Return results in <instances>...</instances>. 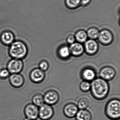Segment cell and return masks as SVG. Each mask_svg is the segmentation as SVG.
Segmentation results:
<instances>
[{
	"instance_id": "cell-7",
	"label": "cell",
	"mask_w": 120,
	"mask_h": 120,
	"mask_svg": "<svg viewBox=\"0 0 120 120\" xmlns=\"http://www.w3.org/2000/svg\"><path fill=\"white\" fill-rule=\"evenodd\" d=\"M45 78V71L38 68H35L31 70L29 74V78L31 82L38 84L42 82Z\"/></svg>"
},
{
	"instance_id": "cell-22",
	"label": "cell",
	"mask_w": 120,
	"mask_h": 120,
	"mask_svg": "<svg viewBox=\"0 0 120 120\" xmlns=\"http://www.w3.org/2000/svg\"><path fill=\"white\" fill-rule=\"evenodd\" d=\"M91 87V84L89 82L86 81H82L80 85L81 90L83 92H87L90 90Z\"/></svg>"
},
{
	"instance_id": "cell-21",
	"label": "cell",
	"mask_w": 120,
	"mask_h": 120,
	"mask_svg": "<svg viewBox=\"0 0 120 120\" xmlns=\"http://www.w3.org/2000/svg\"><path fill=\"white\" fill-rule=\"evenodd\" d=\"M87 34L83 31H78L76 35V38L79 42H83L86 41L87 38Z\"/></svg>"
},
{
	"instance_id": "cell-4",
	"label": "cell",
	"mask_w": 120,
	"mask_h": 120,
	"mask_svg": "<svg viewBox=\"0 0 120 120\" xmlns=\"http://www.w3.org/2000/svg\"><path fill=\"white\" fill-rule=\"evenodd\" d=\"M24 67V64L22 60L12 59L8 62L7 69L10 74L20 73Z\"/></svg>"
},
{
	"instance_id": "cell-3",
	"label": "cell",
	"mask_w": 120,
	"mask_h": 120,
	"mask_svg": "<svg viewBox=\"0 0 120 120\" xmlns=\"http://www.w3.org/2000/svg\"><path fill=\"white\" fill-rule=\"evenodd\" d=\"M105 113L107 117L111 120H118L120 118V101L113 99L108 101L106 106Z\"/></svg>"
},
{
	"instance_id": "cell-29",
	"label": "cell",
	"mask_w": 120,
	"mask_h": 120,
	"mask_svg": "<svg viewBox=\"0 0 120 120\" xmlns=\"http://www.w3.org/2000/svg\"><path fill=\"white\" fill-rule=\"evenodd\" d=\"M25 120H28V119H25Z\"/></svg>"
},
{
	"instance_id": "cell-15",
	"label": "cell",
	"mask_w": 120,
	"mask_h": 120,
	"mask_svg": "<svg viewBox=\"0 0 120 120\" xmlns=\"http://www.w3.org/2000/svg\"><path fill=\"white\" fill-rule=\"evenodd\" d=\"M69 48L71 54L75 57L81 56L84 51L83 46L78 43H72Z\"/></svg>"
},
{
	"instance_id": "cell-27",
	"label": "cell",
	"mask_w": 120,
	"mask_h": 120,
	"mask_svg": "<svg viewBox=\"0 0 120 120\" xmlns=\"http://www.w3.org/2000/svg\"><path fill=\"white\" fill-rule=\"evenodd\" d=\"M67 41L68 43L72 44V43H74V42L75 41V38L73 36H69L67 39Z\"/></svg>"
},
{
	"instance_id": "cell-9",
	"label": "cell",
	"mask_w": 120,
	"mask_h": 120,
	"mask_svg": "<svg viewBox=\"0 0 120 120\" xmlns=\"http://www.w3.org/2000/svg\"><path fill=\"white\" fill-rule=\"evenodd\" d=\"M43 98L45 103L51 106L56 104L58 102L60 96L57 91L51 90L46 92L43 96Z\"/></svg>"
},
{
	"instance_id": "cell-25",
	"label": "cell",
	"mask_w": 120,
	"mask_h": 120,
	"mask_svg": "<svg viewBox=\"0 0 120 120\" xmlns=\"http://www.w3.org/2000/svg\"><path fill=\"white\" fill-rule=\"evenodd\" d=\"M38 68L41 70L44 71H46L48 70L49 68V64L47 61L43 60L39 64Z\"/></svg>"
},
{
	"instance_id": "cell-14",
	"label": "cell",
	"mask_w": 120,
	"mask_h": 120,
	"mask_svg": "<svg viewBox=\"0 0 120 120\" xmlns=\"http://www.w3.org/2000/svg\"><path fill=\"white\" fill-rule=\"evenodd\" d=\"M81 75L84 80L90 82L92 81L95 79L96 73L92 68L87 67L82 71Z\"/></svg>"
},
{
	"instance_id": "cell-2",
	"label": "cell",
	"mask_w": 120,
	"mask_h": 120,
	"mask_svg": "<svg viewBox=\"0 0 120 120\" xmlns=\"http://www.w3.org/2000/svg\"><path fill=\"white\" fill-rule=\"evenodd\" d=\"M28 49L26 43L21 41H14L9 48L8 53L12 59L22 60L27 56Z\"/></svg>"
},
{
	"instance_id": "cell-13",
	"label": "cell",
	"mask_w": 120,
	"mask_h": 120,
	"mask_svg": "<svg viewBox=\"0 0 120 120\" xmlns=\"http://www.w3.org/2000/svg\"><path fill=\"white\" fill-rule=\"evenodd\" d=\"M85 49L88 54L93 55L98 52V45L95 41L93 40H89L85 44Z\"/></svg>"
},
{
	"instance_id": "cell-28",
	"label": "cell",
	"mask_w": 120,
	"mask_h": 120,
	"mask_svg": "<svg viewBox=\"0 0 120 120\" xmlns=\"http://www.w3.org/2000/svg\"><path fill=\"white\" fill-rule=\"evenodd\" d=\"M90 0H81V3L82 4L86 5L90 2Z\"/></svg>"
},
{
	"instance_id": "cell-26",
	"label": "cell",
	"mask_w": 120,
	"mask_h": 120,
	"mask_svg": "<svg viewBox=\"0 0 120 120\" xmlns=\"http://www.w3.org/2000/svg\"><path fill=\"white\" fill-rule=\"evenodd\" d=\"M81 0H66L67 5L71 8H74L79 5Z\"/></svg>"
},
{
	"instance_id": "cell-11",
	"label": "cell",
	"mask_w": 120,
	"mask_h": 120,
	"mask_svg": "<svg viewBox=\"0 0 120 120\" xmlns=\"http://www.w3.org/2000/svg\"><path fill=\"white\" fill-rule=\"evenodd\" d=\"M78 111L77 105L71 102L66 104L63 109V112L65 116L70 118L75 117Z\"/></svg>"
},
{
	"instance_id": "cell-24",
	"label": "cell",
	"mask_w": 120,
	"mask_h": 120,
	"mask_svg": "<svg viewBox=\"0 0 120 120\" xmlns=\"http://www.w3.org/2000/svg\"><path fill=\"white\" fill-rule=\"evenodd\" d=\"M10 73L7 68L2 69L0 70V79L4 80L9 78Z\"/></svg>"
},
{
	"instance_id": "cell-8",
	"label": "cell",
	"mask_w": 120,
	"mask_h": 120,
	"mask_svg": "<svg viewBox=\"0 0 120 120\" xmlns=\"http://www.w3.org/2000/svg\"><path fill=\"white\" fill-rule=\"evenodd\" d=\"M9 80L11 85L15 88L21 87L25 83L24 77L20 73L10 74L9 77Z\"/></svg>"
},
{
	"instance_id": "cell-20",
	"label": "cell",
	"mask_w": 120,
	"mask_h": 120,
	"mask_svg": "<svg viewBox=\"0 0 120 120\" xmlns=\"http://www.w3.org/2000/svg\"><path fill=\"white\" fill-rule=\"evenodd\" d=\"M89 100L85 97H83L80 99L77 105L78 109H86L89 105Z\"/></svg>"
},
{
	"instance_id": "cell-6",
	"label": "cell",
	"mask_w": 120,
	"mask_h": 120,
	"mask_svg": "<svg viewBox=\"0 0 120 120\" xmlns=\"http://www.w3.org/2000/svg\"><path fill=\"white\" fill-rule=\"evenodd\" d=\"M39 107L30 103L26 105L24 107V112L26 119L28 120H36L38 118Z\"/></svg>"
},
{
	"instance_id": "cell-17",
	"label": "cell",
	"mask_w": 120,
	"mask_h": 120,
	"mask_svg": "<svg viewBox=\"0 0 120 120\" xmlns=\"http://www.w3.org/2000/svg\"><path fill=\"white\" fill-rule=\"evenodd\" d=\"M99 40L104 44H108L112 41V36L111 33L108 30L102 31L99 34Z\"/></svg>"
},
{
	"instance_id": "cell-12",
	"label": "cell",
	"mask_w": 120,
	"mask_h": 120,
	"mask_svg": "<svg viewBox=\"0 0 120 120\" xmlns=\"http://www.w3.org/2000/svg\"><path fill=\"white\" fill-rule=\"evenodd\" d=\"M0 40L4 45L10 46L15 41L14 35L11 31H4L1 34Z\"/></svg>"
},
{
	"instance_id": "cell-10",
	"label": "cell",
	"mask_w": 120,
	"mask_h": 120,
	"mask_svg": "<svg viewBox=\"0 0 120 120\" xmlns=\"http://www.w3.org/2000/svg\"><path fill=\"white\" fill-rule=\"evenodd\" d=\"M99 74L100 78L107 81L114 78L116 75V71L113 67L107 66L102 68Z\"/></svg>"
},
{
	"instance_id": "cell-5",
	"label": "cell",
	"mask_w": 120,
	"mask_h": 120,
	"mask_svg": "<svg viewBox=\"0 0 120 120\" xmlns=\"http://www.w3.org/2000/svg\"><path fill=\"white\" fill-rule=\"evenodd\" d=\"M54 114V109L51 105L44 104L39 107L38 118L41 120H50Z\"/></svg>"
},
{
	"instance_id": "cell-1",
	"label": "cell",
	"mask_w": 120,
	"mask_h": 120,
	"mask_svg": "<svg viewBox=\"0 0 120 120\" xmlns=\"http://www.w3.org/2000/svg\"><path fill=\"white\" fill-rule=\"evenodd\" d=\"M90 84L91 93L96 99H104L108 95L109 86L106 81L101 78H98L93 80Z\"/></svg>"
},
{
	"instance_id": "cell-19",
	"label": "cell",
	"mask_w": 120,
	"mask_h": 120,
	"mask_svg": "<svg viewBox=\"0 0 120 120\" xmlns=\"http://www.w3.org/2000/svg\"><path fill=\"white\" fill-rule=\"evenodd\" d=\"M32 103L38 107L45 104L43 96L40 93L35 94L32 97Z\"/></svg>"
},
{
	"instance_id": "cell-18",
	"label": "cell",
	"mask_w": 120,
	"mask_h": 120,
	"mask_svg": "<svg viewBox=\"0 0 120 120\" xmlns=\"http://www.w3.org/2000/svg\"><path fill=\"white\" fill-rule=\"evenodd\" d=\"M71 54L69 48L64 46L60 48L58 51L59 56L63 60H66L69 57Z\"/></svg>"
},
{
	"instance_id": "cell-16",
	"label": "cell",
	"mask_w": 120,
	"mask_h": 120,
	"mask_svg": "<svg viewBox=\"0 0 120 120\" xmlns=\"http://www.w3.org/2000/svg\"><path fill=\"white\" fill-rule=\"evenodd\" d=\"M75 117L76 120H92V116L90 111L86 109H80Z\"/></svg>"
},
{
	"instance_id": "cell-23",
	"label": "cell",
	"mask_w": 120,
	"mask_h": 120,
	"mask_svg": "<svg viewBox=\"0 0 120 120\" xmlns=\"http://www.w3.org/2000/svg\"><path fill=\"white\" fill-rule=\"evenodd\" d=\"M99 31L96 29L92 28L88 30L87 35L89 38L92 39H95L98 38L99 35Z\"/></svg>"
}]
</instances>
